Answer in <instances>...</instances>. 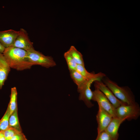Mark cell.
I'll use <instances>...</instances> for the list:
<instances>
[{"label": "cell", "mask_w": 140, "mask_h": 140, "mask_svg": "<svg viewBox=\"0 0 140 140\" xmlns=\"http://www.w3.org/2000/svg\"><path fill=\"white\" fill-rule=\"evenodd\" d=\"M3 54L11 68L22 71L33 66L29 60L27 52L23 49L10 46L5 48Z\"/></svg>", "instance_id": "6da1fadb"}, {"label": "cell", "mask_w": 140, "mask_h": 140, "mask_svg": "<svg viewBox=\"0 0 140 140\" xmlns=\"http://www.w3.org/2000/svg\"><path fill=\"white\" fill-rule=\"evenodd\" d=\"M101 80L115 97L121 101L128 104H133L136 102L134 95L129 88L119 86L116 82L105 76Z\"/></svg>", "instance_id": "7a4b0ae2"}, {"label": "cell", "mask_w": 140, "mask_h": 140, "mask_svg": "<svg viewBox=\"0 0 140 140\" xmlns=\"http://www.w3.org/2000/svg\"><path fill=\"white\" fill-rule=\"evenodd\" d=\"M27 52L29 60L33 65H38L46 68L53 67L56 65V63L52 57L45 55L35 50L34 48Z\"/></svg>", "instance_id": "3957f363"}, {"label": "cell", "mask_w": 140, "mask_h": 140, "mask_svg": "<svg viewBox=\"0 0 140 140\" xmlns=\"http://www.w3.org/2000/svg\"><path fill=\"white\" fill-rule=\"evenodd\" d=\"M140 115V108L136 102L132 104L122 105L116 108V117L125 120H136Z\"/></svg>", "instance_id": "277c9868"}, {"label": "cell", "mask_w": 140, "mask_h": 140, "mask_svg": "<svg viewBox=\"0 0 140 140\" xmlns=\"http://www.w3.org/2000/svg\"><path fill=\"white\" fill-rule=\"evenodd\" d=\"M92 100L96 102L99 106L109 113L113 117H116V108L103 94L98 89L95 88V90L93 91Z\"/></svg>", "instance_id": "5b68a950"}, {"label": "cell", "mask_w": 140, "mask_h": 140, "mask_svg": "<svg viewBox=\"0 0 140 140\" xmlns=\"http://www.w3.org/2000/svg\"><path fill=\"white\" fill-rule=\"evenodd\" d=\"M102 78L97 77L89 79L81 89L78 91L80 93L79 99L83 101L88 108H91L94 106L91 102L93 95V91L90 89L91 85L95 81L101 80Z\"/></svg>", "instance_id": "8992f818"}, {"label": "cell", "mask_w": 140, "mask_h": 140, "mask_svg": "<svg viewBox=\"0 0 140 140\" xmlns=\"http://www.w3.org/2000/svg\"><path fill=\"white\" fill-rule=\"evenodd\" d=\"M94 82L95 88L101 92L115 108L121 105L127 104L117 98L101 80H96Z\"/></svg>", "instance_id": "52a82bcc"}, {"label": "cell", "mask_w": 140, "mask_h": 140, "mask_svg": "<svg viewBox=\"0 0 140 140\" xmlns=\"http://www.w3.org/2000/svg\"><path fill=\"white\" fill-rule=\"evenodd\" d=\"M11 46L20 48L26 51L34 48L33 43L30 40L26 31L23 28L19 31V33Z\"/></svg>", "instance_id": "ba28073f"}, {"label": "cell", "mask_w": 140, "mask_h": 140, "mask_svg": "<svg viewBox=\"0 0 140 140\" xmlns=\"http://www.w3.org/2000/svg\"><path fill=\"white\" fill-rule=\"evenodd\" d=\"M113 117L109 113L99 106V110L96 116L98 133L106 129Z\"/></svg>", "instance_id": "9c48e42d"}, {"label": "cell", "mask_w": 140, "mask_h": 140, "mask_svg": "<svg viewBox=\"0 0 140 140\" xmlns=\"http://www.w3.org/2000/svg\"><path fill=\"white\" fill-rule=\"evenodd\" d=\"M19 33V31L10 29L0 31V42L5 47L12 46Z\"/></svg>", "instance_id": "30bf717a"}, {"label": "cell", "mask_w": 140, "mask_h": 140, "mask_svg": "<svg viewBox=\"0 0 140 140\" xmlns=\"http://www.w3.org/2000/svg\"><path fill=\"white\" fill-rule=\"evenodd\" d=\"M125 120L117 117H113L105 130L115 140H118L119 128L121 124Z\"/></svg>", "instance_id": "8fae6325"}, {"label": "cell", "mask_w": 140, "mask_h": 140, "mask_svg": "<svg viewBox=\"0 0 140 140\" xmlns=\"http://www.w3.org/2000/svg\"><path fill=\"white\" fill-rule=\"evenodd\" d=\"M11 67L3 53H0V89L7 79Z\"/></svg>", "instance_id": "7c38bea8"}, {"label": "cell", "mask_w": 140, "mask_h": 140, "mask_svg": "<svg viewBox=\"0 0 140 140\" xmlns=\"http://www.w3.org/2000/svg\"><path fill=\"white\" fill-rule=\"evenodd\" d=\"M71 78L78 87V91L81 89L86 84L88 80L83 76L76 70L69 71Z\"/></svg>", "instance_id": "4fadbf2b"}, {"label": "cell", "mask_w": 140, "mask_h": 140, "mask_svg": "<svg viewBox=\"0 0 140 140\" xmlns=\"http://www.w3.org/2000/svg\"><path fill=\"white\" fill-rule=\"evenodd\" d=\"M76 70L86 79L89 80L97 77L103 78L106 76L104 73L100 72L97 74L89 73L86 69L85 66L77 65Z\"/></svg>", "instance_id": "5bb4252c"}, {"label": "cell", "mask_w": 140, "mask_h": 140, "mask_svg": "<svg viewBox=\"0 0 140 140\" xmlns=\"http://www.w3.org/2000/svg\"><path fill=\"white\" fill-rule=\"evenodd\" d=\"M68 51L77 65L85 66L82 55L74 46H71Z\"/></svg>", "instance_id": "9a60e30c"}, {"label": "cell", "mask_w": 140, "mask_h": 140, "mask_svg": "<svg viewBox=\"0 0 140 140\" xmlns=\"http://www.w3.org/2000/svg\"><path fill=\"white\" fill-rule=\"evenodd\" d=\"M17 93L16 87L11 88L10 100L8 106L10 115L17 107Z\"/></svg>", "instance_id": "2e32d148"}, {"label": "cell", "mask_w": 140, "mask_h": 140, "mask_svg": "<svg viewBox=\"0 0 140 140\" xmlns=\"http://www.w3.org/2000/svg\"><path fill=\"white\" fill-rule=\"evenodd\" d=\"M9 124L10 127L22 131L18 118L17 107L10 115Z\"/></svg>", "instance_id": "e0dca14e"}, {"label": "cell", "mask_w": 140, "mask_h": 140, "mask_svg": "<svg viewBox=\"0 0 140 140\" xmlns=\"http://www.w3.org/2000/svg\"><path fill=\"white\" fill-rule=\"evenodd\" d=\"M10 115L8 106L4 115L0 120V130L4 131L10 127L9 118Z\"/></svg>", "instance_id": "ac0fdd59"}, {"label": "cell", "mask_w": 140, "mask_h": 140, "mask_svg": "<svg viewBox=\"0 0 140 140\" xmlns=\"http://www.w3.org/2000/svg\"><path fill=\"white\" fill-rule=\"evenodd\" d=\"M69 71L76 70L77 64L67 51L64 54Z\"/></svg>", "instance_id": "d6986e66"}, {"label": "cell", "mask_w": 140, "mask_h": 140, "mask_svg": "<svg viewBox=\"0 0 140 140\" xmlns=\"http://www.w3.org/2000/svg\"><path fill=\"white\" fill-rule=\"evenodd\" d=\"M2 131L6 140H10L16 134L22 132L10 127L8 129Z\"/></svg>", "instance_id": "ffe728a7"}, {"label": "cell", "mask_w": 140, "mask_h": 140, "mask_svg": "<svg viewBox=\"0 0 140 140\" xmlns=\"http://www.w3.org/2000/svg\"><path fill=\"white\" fill-rule=\"evenodd\" d=\"M95 140H115L106 131L98 133Z\"/></svg>", "instance_id": "44dd1931"}, {"label": "cell", "mask_w": 140, "mask_h": 140, "mask_svg": "<svg viewBox=\"0 0 140 140\" xmlns=\"http://www.w3.org/2000/svg\"><path fill=\"white\" fill-rule=\"evenodd\" d=\"M10 140H27L22 132L18 133L14 136Z\"/></svg>", "instance_id": "7402d4cb"}, {"label": "cell", "mask_w": 140, "mask_h": 140, "mask_svg": "<svg viewBox=\"0 0 140 140\" xmlns=\"http://www.w3.org/2000/svg\"><path fill=\"white\" fill-rule=\"evenodd\" d=\"M5 47L0 42V53H3L5 48Z\"/></svg>", "instance_id": "603a6c76"}, {"label": "cell", "mask_w": 140, "mask_h": 140, "mask_svg": "<svg viewBox=\"0 0 140 140\" xmlns=\"http://www.w3.org/2000/svg\"><path fill=\"white\" fill-rule=\"evenodd\" d=\"M1 131L0 130V137H1Z\"/></svg>", "instance_id": "cb8c5ba5"}]
</instances>
